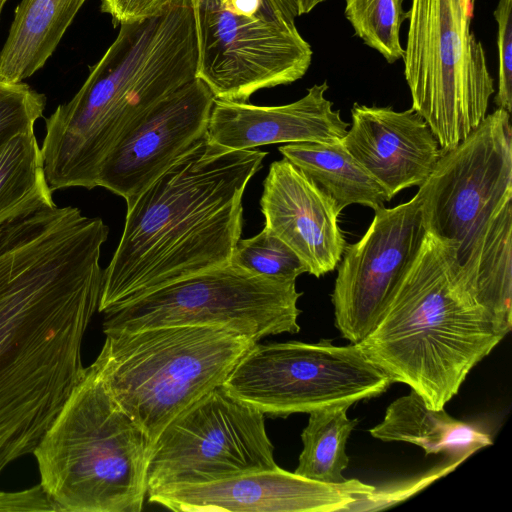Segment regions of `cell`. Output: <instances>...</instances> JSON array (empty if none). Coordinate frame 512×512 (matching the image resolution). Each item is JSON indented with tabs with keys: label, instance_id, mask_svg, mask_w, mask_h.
<instances>
[{
	"label": "cell",
	"instance_id": "6da1fadb",
	"mask_svg": "<svg viewBox=\"0 0 512 512\" xmlns=\"http://www.w3.org/2000/svg\"><path fill=\"white\" fill-rule=\"evenodd\" d=\"M109 234L77 207H44L0 226V475L33 454L81 381Z\"/></svg>",
	"mask_w": 512,
	"mask_h": 512
},
{
	"label": "cell",
	"instance_id": "7a4b0ae2",
	"mask_svg": "<svg viewBox=\"0 0 512 512\" xmlns=\"http://www.w3.org/2000/svg\"><path fill=\"white\" fill-rule=\"evenodd\" d=\"M267 154L225 149L207 137L142 192L127 207L103 271L98 311L231 263L242 233V198Z\"/></svg>",
	"mask_w": 512,
	"mask_h": 512
},
{
	"label": "cell",
	"instance_id": "3957f363",
	"mask_svg": "<svg viewBox=\"0 0 512 512\" xmlns=\"http://www.w3.org/2000/svg\"><path fill=\"white\" fill-rule=\"evenodd\" d=\"M193 0L125 22L82 87L45 120L41 146L52 191L97 187L108 153L155 106L196 78Z\"/></svg>",
	"mask_w": 512,
	"mask_h": 512
},
{
	"label": "cell",
	"instance_id": "277c9868",
	"mask_svg": "<svg viewBox=\"0 0 512 512\" xmlns=\"http://www.w3.org/2000/svg\"><path fill=\"white\" fill-rule=\"evenodd\" d=\"M508 333L478 300L452 243L426 232L377 325L357 345L392 383L441 409Z\"/></svg>",
	"mask_w": 512,
	"mask_h": 512
},
{
	"label": "cell",
	"instance_id": "5b68a950",
	"mask_svg": "<svg viewBox=\"0 0 512 512\" xmlns=\"http://www.w3.org/2000/svg\"><path fill=\"white\" fill-rule=\"evenodd\" d=\"M416 193L426 232L452 243L480 303L512 328V128L497 108L445 151Z\"/></svg>",
	"mask_w": 512,
	"mask_h": 512
},
{
	"label": "cell",
	"instance_id": "8992f818",
	"mask_svg": "<svg viewBox=\"0 0 512 512\" xmlns=\"http://www.w3.org/2000/svg\"><path fill=\"white\" fill-rule=\"evenodd\" d=\"M151 445L90 365L33 455L59 511L140 512Z\"/></svg>",
	"mask_w": 512,
	"mask_h": 512
},
{
	"label": "cell",
	"instance_id": "52a82bcc",
	"mask_svg": "<svg viewBox=\"0 0 512 512\" xmlns=\"http://www.w3.org/2000/svg\"><path fill=\"white\" fill-rule=\"evenodd\" d=\"M91 364L120 408L151 443L181 411L223 385L257 342L220 326L103 329Z\"/></svg>",
	"mask_w": 512,
	"mask_h": 512
},
{
	"label": "cell",
	"instance_id": "ba28073f",
	"mask_svg": "<svg viewBox=\"0 0 512 512\" xmlns=\"http://www.w3.org/2000/svg\"><path fill=\"white\" fill-rule=\"evenodd\" d=\"M474 0H411L404 74L412 109L442 150L455 148L487 116L493 93L485 51L470 30Z\"/></svg>",
	"mask_w": 512,
	"mask_h": 512
},
{
	"label": "cell",
	"instance_id": "9c48e42d",
	"mask_svg": "<svg viewBox=\"0 0 512 512\" xmlns=\"http://www.w3.org/2000/svg\"><path fill=\"white\" fill-rule=\"evenodd\" d=\"M196 78L215 100L248 102L258 90L301 79L312 61L295 0H193Z\"/></svg>",
	"mask_w": 512,
	"mask_h": 512
},
{
	"label": "cell",
	"instance_id": "30bf717a",
	"mask_svg": "<svg viewBox=\"0 0 512 512\" xmlns=\"http://www.w3.org/2000/svg\"><path fill=\"white\" fill-rule=\"evenodd\" d=\"M391 379L357 344L287 341L255 343L223 388L264 415L286 417L348 405L384 393Z\"/></svg>",
	"mask_w": 512,
	"mask_h": 512
},
{
	"label": "cell",
	"instance_id": "8fae6325",
	"mask_svg": "<svg viewBox=\"0 0 512 512\" xmlns=\"http://www.w3.org/2000/svg\"><path fill=\"white\" fill-rule=\"evenodd\" d=\"M302 292L296 281H277L229 263L160 287L105 313L103 329L169 325L220 326L255 342L298 333Z\"/></svg>",
	"mask_w": 512,
	"mask_h": 512
},
{
	"label": "cell",
	"instance_id": "7c38bea8",
	"mask_svg": "<svg viewBox=\"0 0 512 512\" xmlns=\"http://www.w3.org/2000/svg\"><path fill=\"white\" fill-rule=\"evenodd\" d=\"M277 467L264 414L221 385L175 416L152 443L147 494Z\"/></svg>",
	"mask_w": 512,
	"mask_h": 512
},
{
	"label": "cell",
	"instance_id": "4fadbf2b",
	"mask_svg": "<svg viewBox=\"0 0 512 512\" xmlns=\"http://www.w3.org/2000/svg\"><path fill=\"white\" fill-rule=\"evenodd\" d=\"M425 234L415 194L408 202L376 210L365 234L346 246L331 294L343 338L358 344L375 328Z\"/></svg>",
	"mask_w": 512,
	"mask_h": 512
},
{
	"label": "cell",
	"instance_id": "5bb4252c",
	"mask_svg": "<svg viewBox=\"0 0 512 512\" xmlns=\"http://www.w3.org/2000/svg\"><path fill=\"white\" fill-rule=\"evenodd\" d=\"M215 98L195 78L155 106L102 162L97 186L130 207L156 179L207 139Z\"/></svg>",
	"mask_w": 512,
	"mask_h": 512
},
{
	"label": "cell",
	"instance_id": "9a60e30c",
	"mask_svg": "<svg viewBox=\"0 0 512 512\" xmlns=\"http://www.w3.org/2000/svg\"><path fill=\"white\" fill-rule=\"evenodd\" d=\"M375 489L357 479L317 482L278 466L221 481L165 488L147 496L151 503L176 512H344Z\"/></svg>",
	"mask_w": 512,
	"mask_h": 512
},
{
	"label": "cell",
	"instance_id": "2e32d148",
	"mask_svg": "<svg viewBox=\"0 0 512 512\" xmlns=\"http://www.w3.org/2000/svg\"><path fill=\"white\" fill-rule=\"evenodd\" d=\"M265 228L284 241L319 278L341 261L346 240L333 199L286 158L271 163L260 199Z\"/></svg>",
	"mask_w": 512,
	"mask_h": 512
},
{
	"label": "cell",
	"instance_id": "e0dca14e",
	"mask_svg": "<svg viewBox=\"0 0 512 512\" xmlns=\"http://www.w3.org/2000/svg\"><path fill=\"white\" fill-rule=\"evenodd\" d=\"M351 128L342 143L392 199L398 192L420 187L444 151L426 121L412 108L354 103Z\"/></svg>",
	"mask_w": 512,
	"mask_h": 512
},
{
	"label": "cell",
	"instance_id": "ac0fdd59",
	"mask_svg": "<svg viewBox=\"0 0 512 512\" xmlns=\"http://www.w3.org/2000/svg\"><path fill=\"white\" fill-rule=\"evenodd\" d=\"M327 82L315 84L299 100L279 106L215 100L207 137L230 150L276 143H333L343 139L349 123L325 97Z\"/></svg>",
	"mask_w": 512,
	"mask_h": 512
},
{
	"label": "cell",
	"instance_id": "d6986e66",
	"mask_svg": "<svg viewBox=\"0 0 512 512\" xmlns=\"http://www.w3.org/2000/svg\"><path fill=\"white\" fill-rule=\"evenodd\" d=\"M369 433L382 441L417 445L425 456L446 453L449 457L466 459L493 444L488 433L453 418L444 408L428 407L412 389L387 407L383 420Z\"/></svg>",
	"mask_w": 512,
	"mask_h": 512
},
{
	"label": "cell",
	"instance_id": "ffe728a7",
	"mask_svg": "<svg viewBox=\"0 0 512 512\" xmlns=\"http://www.w3.org/2000/svg\"><path fill=\"white\" fill-rule=\"evenodd\" d=\"M86 0H22L0 51V79L24 82L52 56Z\"/></svg>",
	"mask_w": 512,
	"mask_h": 512
},
{
	"label": "cell",
	"instance_id": "44dd1931",
	"mask_svg": "<svg viewBox=\"0 0 512 512\" xmlns=\"http://www.w3.org/2000/svg\"><path fill=\"white\" fill-rule=\"evenodd\" d=\"M278 150L330 196L340 211L352 204L376 211L391 200L385 189L349 153L342 140L290 143Z\"/></svg>",
	"mask_w": 512,
	"mask_h": 512
},
{
	"label": "cell",
	"instance_id": "7402d4cb",
	"mask_svg": "<svg viewBox=\"0 0 512 512\" xmlns=\"http://www.w3.org/2000/svg\"><path fill=\"white\" fill-rule=\"evenodd\" d=\"M54 205L34 130L15 135L0 148V226Z\"/></svg>",
	"mask_w": 512,
	"mask_h": 512
},
{
	"label": "cell",
	"instance_id": "603a6c76",
	"mask_svg": "<svg viewBox=\"0 0 512 512\" xmlns=\"http://www.w3.org/2000/svg\"><path fill=\"white\" fill-rule=\"evenodd\" d=\"M349 407L337 405L309 413L308 424L301 434L303 449L296 474L330 484L347 480L342 474L349 465L346 444L358 424V419L348 418Z\"/></svg>",
	"mask_w": 512,
	"mask_h": 512
},
{
	"label": "cell",
	"instance_id": "cb8c5ba5",
	"mask_svg": "<svg viewBox=\"0 0 512 512\" xmlns=\"http://www.w3.org/2000/svg\"><path fill=\"white\" fill-rule=\"evenodd\" d=\"M404 0H345V16L355 34L392 64L403 58L400 29L408 19Z\"/></svg>",
	"mask_w": 512,
	"mask_h": 512
},
{
	"label": "cell",
	"instance_id": "d4e9b609",
	"mask_svg": "<svg viewBox=\"0 0 512 512\" xmlns=\"http://www.w3.org/2000/svg\"><path fill=\"white\" fill-rule=\"evenodd\" d=\"M231 263L251 274L277 281H296L307 273L301 258L265 227L251 238L238 240Z\"/></svg>",
	"mask_w": 512,
	"mask_h": 512
},
{
	"label": "cell",
	"instance_id": "484cf974",
	"mask_svg": "<svg viewBox=\"0 0 512 512\" xmlns=\"http://www.w3.org/2000/svg\"><path fill=\"white\" fill-rule=\"evenodd\" d=\"M45 106L46 96L28 84L0 79V148L15 135L34 130Z\"/></svg>",
	"mask_w": 512,
	"mask_h": 512
},
{
	"label": "cell",
	"instance_id": "4316f807",
	"mask_svg": "<svg viewBox=\"0 0 512 512\" xmlns=\"http://www.w3.org/2000/svg\"><path fill=\"white\" fill-rule=\"evenodd\" d=\"M512 0H499L494 11L497 22L499 58L498 90L494 102L498 108L512 111Z\"/></svg>",
	"mask_w": 512,
	"mask_h": 512
},
{
	"label": "cell",
	"instance_id": "83f0119b",
	"mask_svg": "<svg viewBox=\"0 0 512 512\" xmlns=\"http://www.w3.org/2000/svg\"><path fill=\"white\" fill-rule=\"evenodd\" d=\"M175 0H101V12L109 14L114 26L151 18L165 11Z\"/></svg>",
	"mask_w": 512,
	"mask_h": 512
},
{
	"label": "cell",
	"instance_id": "f1b7e54d",
	"mask_svg": "<svg viewBox=\"0 0 512 512\" xmlns=\"http://www.w3.org/2000/svg\"><path fill=\"white\" fill-rule=\"evenodd\" d=\"M59 511L53 500L39 483L32 488L0 491V512Z\"/></svg>",
	"mask_w": 512,
	"mask_h": 512
},
{
	"label": "cell",
	"instance_id": "f546056e",
	"mask_svg": "<svg viewBox=\"0 0 512 512\" xmlns=\"http://www.w3.org/2000/svg\"><path fill=\"white\" fill-rule=\"evenodd\" d=\"M327 0H295L298 14L303 15L312 11L317 5Z\"/></svg>",
	"mask_w": 512,
	"mask_h": 512
},
{
	"label": "cell",
	"instance_id": "4dcf8cb0",
	"mask_svg": "<svg viewBox=\"0 0 512 512\" xmlns=\"http://www.w3.org/2000/svg\"><path fill=\"white\" fill-rule=\"evenodd\" d=\"M8 0H0V16L3 10L4 5L6 4Z\"/></svg>",
	"mask_w": 512,
	"mask_h": 512
}]
</instances>
